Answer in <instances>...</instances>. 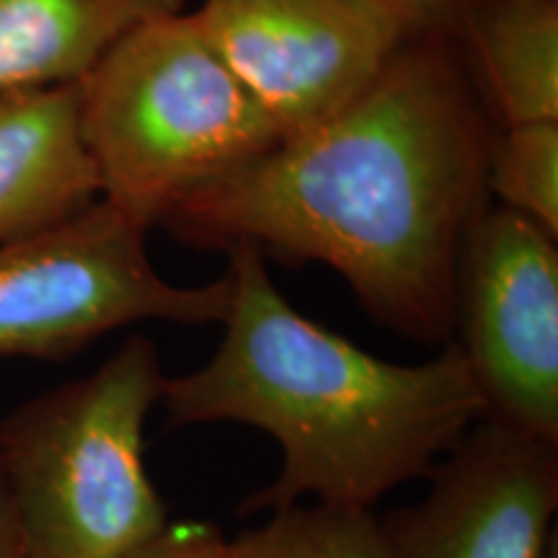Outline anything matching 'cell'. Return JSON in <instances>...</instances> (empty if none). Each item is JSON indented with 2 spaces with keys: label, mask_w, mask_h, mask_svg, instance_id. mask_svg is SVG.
<instances>
[{
  "label": "cell",
  "mask_w": 558,
  "mask_h": 558,
  "mask_svg": "<svg viewBox=\"0 0 558 558\" xmlns=\"http://www.w3.org/2000/svg\"><path fill=\"white\" fill-rule=\"evenodd\" d=\"M0 558H34L24 527H21L11 492L0 471Z\"/></svg>",
  "instance_id": "cell-16"
},
{
  "label": "cell",
  "mask_w": 558,
  "mask_h": 558,
  "mask_svg": "<svg viewBox=\"0 0 558 558\" xmlns=\"http://www.w3.org/2000/svg\"><path fill=\"white\" fill-rule=\"evenodd\" d=\"M148 228L107 199L0 243V357L65 360L117 329L222 324L230 277L173 284L150 262Z\"/></svg>",
  "instance_id": "cell-5"
},
{
  "label": "cell",
  "mask_w": 558,
  "mask_h": 558,
  "mask_svg": "<svg viewBox=\"0 0 558 558\" xmlns=\"http://www.w3.org/2000/svg\"><path fill=\"white\" fill-rule=\"evenodd\" d=\"M101 199L78 120V83L0 96V243Z\"/></svg>",
  "instance_id": "cell-9"
},
{
  "label": "cell",
  "mask_w": 558,
  "mask_h": 558,
  "mask_svg": "<svg viewBox=\"0 0 558 558\" xmlns=\"http://www.w3.org/2000/svg\"><path fill=\"white\" fill-rule=\"evenodd\" d=\"M166 380L156 341L132 333L94 373L0 418V471L34 558H114L169 525L143 458Z\"/></svg>",
  "instance_id": "cell-4"
},
{
  "label": "cell",
  "mask_w": 558,
  "mask_h": 558,
  "mask_svg": "<svg viewBox=\"0 0 558 558\" xmlns=\"http://www.w3.org/2000/svg\"><path fill=\"white\" fill-rule=\"evenodd\" d=\"M78 120L101 199L148 230L282 140L184 11L132 26L104 54L78 83Z\"/></svg>",
  "instance_id": "cell-3"
},
{
  "label": "cell",
  "mask_w": 558,
  "mask_h": 558,
  "mask_svg": "<svg viewBox=\"0 0 558 558\" xmlns=\"http://www.w3.org/2000/svg\"><path fill=\"white\" fill-rule=\"evenodd\" d=\"M450 37L497 128L558 122V0H471Z\"/></svg>",
  "instance_id": "cell-10"
},
{
  "label": "cell",
  "mask_w": 558,
  "mask_h": 558,
  "mask_svg": "<svg viewBox=\"0 0 558 558\" xmlns=\"http://www.w3.org/2000/svg\"><path fill=\"white\" fill-rule=\"evenodd\" d=\"M452 344L481 422L558 445V243L538 222L488 205L456 267Z\"/></svg>",
  "instance_id": "cell-6"
},
{
  "label": "cell",
  "mask_w": 558,
  "mask_h": 558,
  "mask_svg": "<svg viewBox=\"0 0 558 558\" xmlns=\"http://www.w3.org/2000/svg\"><path fill=\"white\" fill-rule=\"evenodd\" d=\"M230 305L205 365L166 380L171 427L248 424L282 450L277 476L248 494L243 514L318 505L373 509L429 476L439 456L481 422V399L460 349L401 365L375 357L292 308L264 256L230 246Z\"/></svg>",
  "instance_id": "cell-2"
},
{
  "label": "cell",
  "mask_w": 558,
  "mask_h": 558,
  "mask_svg": "<svg viewBox=\"0 0 558 558\" xmlns=\"http://www.w3.org/2000/svg\"><path fill=\"white\" fill-rule=\"evenodd\" d=\"M414 21L418 32L450 34L471 0H388Z\"/></svg>",
  "instance_id": "cell-15"
},
{
  "label": "cell",
  "mask_w": 558,
  "mask_h": 558,
  "mask_svg": "<svg viewBox=\"0 0 558 558\" xmlns=\"http://www.w3.org/2000/svg\"><path fill=\"white\" fill-rule=\"evenodd\" d=\"M556 509L558 445L478 422L380 522L393 558H543Z\"/></svg>",
  "instance_id": "cell-8"
},
{
  "label": "cell",
  "mask_w": 558,
  "mask_h": 558,
  "mask_svg": "<svg viewBox=\"0 0 558 558\" xmlns=\"http://www.w3.org/2000/svg\"><path fill=\"white\" fill-rule=\"evenodd\" d=\"M543 558H558V538H556V533L550 535L548 548H546V556H543Z\"/></svg>",
  "instance_id": "cell-17"
},
{
  "label": "cell",
  "mask_w": 558,
  "mask_h": 558,
  "mask_svg": "<svg viewBox=\"0 0 558 558\" xmlns=\"http://www.w3.org/2000/svg\"><path fill=\"white\" fill-rule=\"evenodd\" d=\"M228 558H393L373 509L292 505L228 541Z\"/></svg>",
  "instance_id": "cell-12"
},
{
  "label": "cell",
  "mask_w": 558,
  "mask_h": 558,
  "mask_svg": "<svg viewBox=\"0 0 558 558\" xmlns=\"http://www.w3.org/2000/svg\"><path fill=\"white\" fill-rule=\"evenodd\" d=\"M114 558H228V538L209 522H169L156 538Z\"/></svg>",
  "instance_id": "cell-14"
},
{
  "label": "cell",
  "mask_w": 558,
  "mask_h": 558,
  "mask_svg": "<svg viewBox=\"0 0 558 558\" xmlns=\"http://www.w3.org/2000/svg\"><path fill=\"white\" fill-rule=\"evenodd\" d=\"M494 130L456 39L416 32L337 114L186 194L158 228L324 264L380 326L448 344L460 246L492 202Z\"/></svg>",
  "instance_id": "cell-1"
},
{
  "label": "cell",
  "mask_w": 558,
  "mask_h": 558,
  "mask_svg": "<svg viewBox=\"0 0 558 558\" xmlns=\"http://www.w3.org/2000/svg\"><path fill=\"white\" fill-rule=\"evenodd\" d=\"M486 192L558 239V122L494 130L486 158Z\"/></svg>",
  "instance_id": "cell-13"
},
{
  "label": "cell",
  "mask_w": 558,
  "mask_h": 558,
  "mask_svg": "<svg viewBox=\"0 0 558 558\" xmlns=\"http://www.w3.org/2000/svg\"><path fill=\"white\" fill-rule=\"evenodd\" d=\"M184 0H0V96L81 83L132 26Z\"/></svg>",
  "instance_id": "cell-11"
},
{
  "label": "cell",
  "mask_w": 558,
  "mask_h": 558,
  "mask_svg": "<svg viewBox=\"0 0 558 558\" xmlns=\"http://www.w3.org/2000/svg\"><path fill=\"white\" fill-rule=\"evenodd\" d=\"M192 19L279 137L337 114L418 32L388 0H199Z\"/></svg>",
  "instance_id": "cell-7"
}]
</instances>
